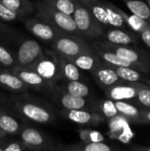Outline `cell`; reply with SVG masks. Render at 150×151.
<instances>
[{"mask_svg":"<svg viewBox=\"0 0 150 151\" xmlns=\"http://www.w3.org/2000/svg\"><path fill=\"white\" fill-rule=\"evenodd\" d=\"M10 105L19 117L34 123L48 125L56 119L55 111L50 104L27 92L13 96Z\"/></svg>","mask_w":150,"mask_h":151,"instance_id":"cell-1","label":"cell"},{"mask_svg":"<svg viewBox=\"0 0 150 151\" xmlns=\"http://www.w3.org/2000/svg\"><path fill=\"white\" fill-rule=\"evenodd\" d=\"M80 3L103 27H123L126 24L122 11L105 0H81Z\"/></svg>","mask_w":150,"mask_h":151,"instance_id":"cell-2","label":"cell"},{"mask_svg":"<svg viewBox=\"0 0 150 151\" xmlns=\"http://www.w3.org/2000/svg\"><path fill=\"white\" fill-rule=\"evenodd\" d=\"M34 7L39 17L49 22L60 32L80 35L72 16L55 9L42 0H37Z\"/></svg>","mask_w":150,"mask_h":151,"instance_id":"cell-3","label":"cell"},{"mask_svg":"<svg viewBox=\"0 0 150 151\" xmlns=\"http://www.w3.org/2000/svg\"><path fill=\"white\" fill-rule=\"evenodd\" d=\"M80 35L85 40L100 39L104 27L94 18L89 10L80 2L76 3L75 10L72 15Z\"/></svg>","mask_w":150,"mask_h":151,"instance_id":"cell-4","label":"cell"},{"mask_svg":"<svg viewBox=\"0 0 150 151\" xmlns=\"http://www.w3.org/2000/svg\"><path fill=\"white\" fill-rule=\"evenodd\" d=\"M51 46L58 55L69 59L80 53L93 50L87 40L80 35L67 33L59 35L51 42Z\"/></svg>","mask_w":150,"mask_h":151,"instance_id":"cell-5","label":"cell"},{"mask_svg":"<svg viewBox=\"0 0 150 151\" xmlns=\"http://www.w3.org/2000/svg\"><path fill=\"white\" fill-rule=\"evenodd\" d=\"M52 88L61 80L58 54L50 50H43V54L30 66Z\"/></svg>","mask_w":150,"mask_h":151,"instance_id":"cell-6","label":"cell"},{"mask_svg":"<svg viewBox=\"0 0 150 151\" xmlns=\"http://www.w3.org/2000/svg\"><path fill=\"white\" fill-rule=\"evenodd\" d=\"M20 140L31 150H57V146L53 141L40 130L23 126L19 132Z\"/></svg>","mask_w":150,"mask_h":151,"instance_id":"cell-7","label":"cell"},{"mask_svg":"<svg viewBox=\"0 0 150 151\" xmlns=\"http://www.w3.org/2000/svg\"><path fill=\"white\" fill-rule=\"evenodd\" d=\"M42 54V48L33 39H22L13 52L16 65L20 66H30Z\"/></svg>","mask_w":150,"mask_h":151,"instance_id":"cell-8","label":"cell"},{"mask_svg":"<svg viewBox=\"0 0 150 151\" xmlns=\"http://www.w3.org/2000/svg\"><path fill=\"white\" fill-rule=\"evenodd\" d=\"M52 102L61 110H78L88 109L89 110L90 102L88 97H80L72 96L64 90L60 86L55 85L51 90Z\"/></svg>","mask_w":150,"mask_h":151,"instance_id":"cell-9","label":"cell"},{"mask_svg":"<svg viewBox=\"0 0 150 151\" xmlns=\"http://www.w3.org/2000/svg\"><path fill=\"white\" fill-rule=\"evenodd\" d=\"M25 26L27 30L34 37L48 42H52L59 35L62 34V32L38 15L34 18L27 19Z\"/></svg>","mask_w":150,"mask_h":151,"instance_id":"cell-10","label":"cell"},{"mask_svg":"<svg viewBox=\"0 0 150 151\" xmlns=\"http://www.w3.org/2000/svg\"><path fill=\"white\" fill-rule=\"evenodd\" d=\"M11 71L16 74L26 85L28 88H32L38 91L44 90H52V87L43 79L42 78L34 69L28 66H20L15 65Z\"/></svg>","mask_w":150,"mask_h":151,"instance_id":"cell-11","label":"cell"},{"mask_svg":"<svg viewBox=\"0 0 150 151\" xmlns=\"http://www.w3.org/2000/svg\"><path fill=\"white\" fill-rule=\"evenodd\" d=\"M60 114L71 122L79 125H98L102 120L101 115L88 109L61 110Z\"/></svg>","mask_w":150,"mask_h":151,"instance_id":"cell-12","label":"cell"},{"mask_svg":"<svg viewBox=\"0 0 150 151\" xmlns=\"http://www.w3.org/2000/svg\"><path fill=\"white\" fill-rule=\"evenodd\" d=\"M91 74L95 82L103 88L111 87L118 83L120 80L116 71L111 66L106 65L103 62L95 70H93L91 72Z\"/></svg>","mask_w":150,"mask_h":151,"instance_id":"cell-13","label":"cell"},{"mask_svg":"<svg viewBox=\"0 0 150 151\" xmlns=\"http://www.w3.org/2000/svg\"><path fill=\"white\" fill-rule=\"evenodd\" d=\"M0 87L16 93H24L29 89L11 70L2 67H0Z\"/></svg>","mask_w":150,"mask_h":151,"instance_id":"cell-14","label":"cell"},{"mask_svg":"<svg viewBox=\"0 0 150 151\" xmlns=\"http://www.w3.org/2000/svg\"><path fill=\"white\" fill-rule=\"evenodd\" d=\"M109 127L112 138L118 139L123 142H127L133 136L127 120L122 116L116 115L111 118L109 121Z\"/></svg>","mask_w":150,"mask_h":151,"instance_id":"cell-15","label":"cell"},{"mask_svg":"<svg viewBox=\"0 0 150 151\" xmlns=\"http://www.w3.org/2000/svg\"><path fill=\"white\" fill-rule=\"evenodd\" d=\"M23 125L17 116L9 111L5 107L0 108V129L8 134H19Z\"/></svg>","mask_w":150,"mask_h":151,"instance_id":"cell-16","label":"cell"},{"mask_svg":"<svg viewBox=\"0 0 150 151\" xmlns=\"http://www.w3.org/2000/svg\"><path fill=\"white\" fill-rule=\"evenodd\" d=\"M70 60L72 61L80 70L88 71L90 73L103 63L94 50L80 53L74 58H70Z\"/></svg>","mask_w":150,"mask_h":151,"instance_id":"cell-17","label":"cell"},{"mask_svg":"<svg viewBox=\"0 0 150 151\" xmlns=\"http://www.w3.org/2000/svg\"><path fill=\"white\" fill-rule=\"evenodd\" d=\"M101 38L117 45H127L134 42V37L129 33L120 29V27H113L104 31Z\"/></svg>","mask_w":150,"mask_h":151,"instance_id":"cell-18","label":"cell"},{"mask_svg":"<svg viewBox=\"0 0 150 151\" xmlns=\"http://www.w3.org/2000/svg\"><path fill=\"white\" fill-rule=\"evenodd\" d=\"M58 60L60 65L61 80L81 81L82 73L80 72V69L72 61L60 55H58Z\"/></svg>","mask_w":150,"mask_h":151,"instance_id":"cell-19","label":"cell"},{"mask_svg":"<svg viewBox=\"0 0 150 151\" xmlns=\"http://www.w3.org/2000/svg\"><path fill=\"white\" fill-rule=\"evenodd\" d=\"M111 147H110L103 142H86L82 141L66 146L60 145L57 148V150L62 151H111Z\"/></svg>","mask_w":150,"mask_h":151,"instance_id":"cell-20","label":"cell"},{"mask_svg":"<svg viewBox=\"0 0 150 151\" xmlns=\"http://www.w3.org/2000/svg\"><path fill=\"white\" fill-rule=\"evenodd\" d=\"M107 96L113 101H124L135 97L137 92L134 88L131 86L113 85L109 87L106 91Z\"/></svg>","mask_w":150,"mask_h":151,"instance_id":"cell-21","label":"cell"},{"mask_svg":"<svg viewBox=\"0 0 150 151\" xmlns=\"http://www.w3.org/2000/svg\"><path fill=\"white\" fill-rule=\"evenodd\" d=\"M60 81L62 82L60 87L72 96L80 97H88L90 96L89 87L81 81L61 80Z\"/></svg>","mask_w":150,"mask_h":151,"instance_id":"cell-22","label":"cell"},{"mask_svg":"<svg viewBox=\"0 0 150 151\" xmlns=\"http://www.w3.org/2000/svg\"><path fill=\"white\" fill-rule=\"evenodd\" d=\"M11 10L16 12L19 16L27 17L33 12L34 4L30 0H0Z\"/></svg>","mask_w":150,"mask_h":151,"instance_id":"cell-23","label":"cell"},{"mask_svg":"<svg viewBox=\"0 0 150 151\" xmlns=\"http://www.w3.org/2000/svg\"><path fill=\"white\" fill-rule=\"evenodd\" d=\"M133 14L137 15L147 21L150 20V8L142 0H123Z\"/></svg>","mask_w":150,"mask_h":151,"instance_id":"cell-24","label":"cell"},{"mask_svg":"<svg viewBox=\"0 0 150 151\" xmlns=\"http://www.w3.org/2000/svg\"><path fill=\"white\" fill-rule=\"evenodd\" d=\"M122 14L124 16V19H125L126 24H128L130 26V27L132 29H133L134 31L141 33L145 30L150 29V24L146 19H144L137 15H134V14L127 15L124 12H122Z\"/></svg>","mask_w":150,"mask_h":151,"instance_id":"cell-25","label":"cell"},{"mask_svg":"<svg viewBox=\"0 0 150 151\" xmlns=\"http://www.w3.org/2000/svg\"><path fill=\"white\" fill-rule=\"evenodd\" d=\"M111 67L116 71V73H118V77L121 80L130 82H136L141 80V73L135 71L133 67H126V66H111Z\"/></svg>","mask_w":150,"mask_h":151,"instance_id":"cell-26","label":"cell"},{"mask_svg":"<svg viewBox=\"0 0 150 151\" xmlns=\"http://www.w3.org/2000/svg\"><path fill=\"white\" fill-rule=\"evenodd\" d=\"M42 1L49 4L55 9L71 16L74 12L76 3H77V2H72L71 0H42Z\"/></svg>","mask_w":150,"mask_h":151,"instance_id":"cell-27","label":"cell"},{"mask_svg":"<svg viewBox=\"0 0 150 151\" xmlns=\"http://www.w3.org/2000/svg\"><path fill=\"white\" fill-rule=\"evenodd\" d=\"M16 65L13 53L0 43V67L11 70Z\"/></svg>","mask_w":150,"mask_h":151,"instance_id":"cell-28","label":"cell"},{"mask_svg":"<svg viewBox=\"0 0 150 151\" xmlns=\"http://www.w3.org/2000/svg\"><path fill=\"white\" fill-rule=\"evenodd\" d=\"M80 141L86 142H101L104 141L103 135L95 130L91 129H80L78 131Z\"/></svg>","mask_w":150,"mask_h":151,"instance_id":"cell-29","label":"cell"},{"mask_svg":"<svg viewBox=\"0 0 150 151\" xmlns=\"http://www.w3.org/2000/svg\"><path fill=\"white\" fill-rule=\"evenodd\" d=\"M114 102L118 111L122 115L131 118H134L139 115V111L133 105L129 104L124 101H114Z\"/></svg>","mask_w":150,"mask_h":151,"instance_id":"cell-30","label":"cell"},{"mask_svg":"<svg viewBox=\"0 0 150 151\" xmlns=\"http://www.w3.org/2000/svg\"><path fill=\"white\" fill-rule=\"evenodd\" d=\"M99 109L107 119H111L118 115V113L115 105V102L111 99H107V100L103 101L99 105Z\"/></svg>","mask_w":150,"mask_h":151,"instance_id":"cell-31","label":"cell"},{"mask_svg":"<svg viewBox=\"0 0 150 151\" xmlns=\"http://www.w3.org/2000/svg\"><path fill=\"white\" fill-rule=\"evenodd\" d=\"M18 19H22V17L19 16L16 12L8 8L0 1V20L11 22Z\"/></svg>","mask_w":150,"mask_h":151,"instance_id":"cell-32","label":"cell"},{"mask_svg":"<svg viewBox=\"0 0 150 151\" xmlns=\"http://www.w3.org/2000/svg\"><path fill=\"white\" fill-rule=\"evenodd\" d=\"M16 38H20V37H19V35L15 32V30H13L8 27H3L0 25V39H2L7 44H11L12 42H15Z\"/></svg>","mask_w":150,"mask_h":151,"instance_id":"cell-33","label":"cell"},{"mask_svg":"<svg viewBox=\"0 0 150 151\" xmlns=\"http://www.w3.org/2000/svg\"><path fill=\"white\" fill-rule=\"evenodd\" d=\"M28 150L24 142L20 141H7L5 142L3 151H23Z\"/></svg>","mask_w":150,"mask_h":151,"instance_id":"cell-34","label":"cell"},{"mask_svg":"<svg viewBox=\"0 0 150 151\" xmlns=\"http://www.w3.org/2000/svg\"><path fill=\"white\" fill-rule=\"evenodd\" d=\"M138 97L140 102L145 105L150 107V90L149 89H141L138 93Z\"/></svg>","mask_w":150,"mask_h":151,"instance_id":"cell-35","label":"cell"},{"mask_svg":"<svg viewBox=\"0 0 150 151\" xmlns=\"http://www.w3.org/2000/svg\"><path fill=\"white\" fill-rule=\"evenodd\" d=\"M141 39L142 41L150 48V29L145 30L141 33Z\"/></svg>","mask_w":150,"mask_h":151,"instance_id":"cell-36","label":"cell"},{"mask_svg":"<svg viewBox=\"0 0 150 151\" xmlns=\"http://www.w3.org/2000/svg\"><path fill=\"white\" fill-rule=\"evenodd\" d=\"M6 136H7V134H6L4 131H2V130L0 129V139L4 138V137H6Z\"/></svg>","mask_w":150,"mask_h":151,"instance_id":"cell-37","label":"cell"},{"mask_svg":"<svg viewBox=\"0 0 150 151\" xmlns=\"http://www.w3.org/2000/svg\"><path fill=\"white\" fill-rule=\"evenodd\" d=\"M4 100L2 99V97H1V96H0V108H3V107H4Z\"/></svg>","mask_w":150,"mask_h":151,"instance_id":"cell-38","label":"cell"},{"mask_svg":"<svg viewBox=\"0 0 150 151\" xmlns=\"http://www.w3.org/2000/svg\"><path fill=\"white\" fill-rule=\"evenodd\" d=\"M71 1H72V2H80L81 0H71Z\"/></svg>","mask_w":150,"mask_h":151,"instance_id":"cell-39","label":"cell"},{"mask_svg":"<svg viewBox=\"0 0 150 151\" xmlns=\"http://www.w3.org/2000/svg\"><path fill=\"white\" fill-rule=\"evenodd\" d=\"M147 4H148V5L149 6L150 8V0H148V3H147Z\"/></svg>","mask_w":150,"mask_h":151,"instance_id":"cell-40","label":"cell"},{"mask_svg":"<svg viewBox=\"0 0 150 151\" xmlns=\"http://www.w3.org/2000/svg\"><path fill=\"white\" fill-rule=\"evenodd\" d=\"M147 116H148L149 119V120H150V112H149V113H148V115H147Z\"/></svg>","mask_w":150,"mask_h":151,"instance_id":"cell-41","label":"cell"},{"mask_svg":"<svg viewBox=\"0 0 150 151\" xmlns=\"http://www.w3.org/2000/svg\"></svg>","mask_w":150,"mask_h":151,"instance_id":"cell-42","label":"cell"}]
</instances>
